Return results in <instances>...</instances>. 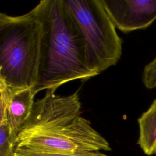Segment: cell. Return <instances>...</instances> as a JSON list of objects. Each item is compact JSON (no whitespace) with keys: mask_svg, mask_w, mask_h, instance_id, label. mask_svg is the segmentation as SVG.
Segmentation results:
<instances>
[{"mask_svg":"<svg viewBox=\"0 0 156 156\" xmlns=\"http://www.w3.org/2000/svg\"><path fill=\"white\" fill-rule=\"evenodd\" d=\"M142 81L147 89L156 88V56L144 66L142 74Z\"/></svg>","mask_w":156,"mask_h":156,"instance_id":"30bf717a","label":"cell"},{"mask_svg":"<svg viewBox=\"0 0 156 156\" xmlns=\"http://www.w3.org/2000/svg\"><path fill=\"white\" fill-rule=\"evenodd\" d=\"M17 136L8 121L0 123V156H15Z\"/></svg>","mask_w":156,"mask_h":156,"instance_id":"ba28073f","label":"cell"},{"mask_svg":"<svg viewBox=\"0 0 156 156\" xmlns=\"http://www.w3.org/2000/svg\"><path fill=\"white\" fill-rule=\"evenodd\" d=\"M9 99V88L4 82L0 80V123L8 121L7 110Z\"/></svg>","mask_w":156,"mask_h":156,"instance_id":"8fae6325","label":"cell"},{"mask_svg":"<svg viewBox=\"0 0 156 156\" xmlns=\"http://www.w3.org/2000/svg\"><path fill=\"white\" fill-rule=\"evenodd\" d=\"M85 39L91 68L99 74L115 65L122 41L101 0H63Z\"/></svg>","mask_w":156,"mask_h":156,"instance_id":"277c9868","label":"cell"},{"mask_svg":"<svg viewBox=\"0 0 156 156\" xmlns=\"http://www.w3.org/2000/svg\"><path fill=\"white\" fill-rule=\"evenodd\" d=\"M55 91L48 90L35 101L18 135L16 147L54 152L111 151L107 140L80 115L79 90L67 96Z\"/></svg>","mask_w":156,"mask_h":156,"instance_id":"6da1fadb","label":"cell"},{"mask_svg":"<svg viewBox=\"0 0 156 156\" xmlns=\"http://www.w3.org/2000/svg\"><path fill=\"white\" fill-rule=\"evenodd\" d=\"M115 27L122 32L143 29L156 20V0H101Z\"/></svg>","mask_w":156,"mask_h":156,"instance_id":"5b68a950","label":"cell"},{"mask_svg":"<svg viewBox=\"0 0 156 156\" xmlns=\"http://www.w3.org/2000/svg\"><path fill=\"white\" fill-rule=\"evenodd\" d=\"M42 34L35 7L19 16L0 13V80L9 88L35 86Z\"/></svg>","mask_w":156,"mask_h":156,"instance_id":"3957f363","label":"cell"},{"mask_svg":"<svg viewBox=\"0 0 156 156\" xmlns=\"http://www.w3.org/2000/svg\"><path fill=\"white\" fill-rule=\"evenodd\" d=\"M138 144L147 155L156 154V99L138 119Z\"/></svg>","mask_w":156,"mask_h":156,"instance_id":"52a82bcc","label":"cell"},{"mask_svg":"<svg viewBox=\"0 0 156 156\" xmlns=\"http://www.w3.org/2000/svg\"><path fill=\"white\" fill-rule=\"evenodd\" d=\"M9 91L7 120L18 135L32 112L36 93L33 88L21 89L9 88Z\"/></svg>","mask_w":156,"mask_h":156,"instance_id":"8992f818","label":"cell"},{"mask_svg":"<svg viewBox=\"0 0 156 156\" xmlns=\"http://www.w3.org/2000/svg\"><path fill=\"white\" fill-rule=\"evenodd\" d=\"M35 9L43 27L35 93L98 75L90 66L83 36L63 0H43Z\"/></svg>","mask_w":156,"mask_h":156,"instance_id":"7a4b0ae2","label":"cell"},{"mask_svg":"<svg viewBox=\"0 0 156 156\" xmlns=\"http://www.w3.org/2000/svg\"><path fill=\"white\" fill-rule=\"evenodd\" d=\"M15 156H109L101 151L54 152L16 147Z\"/></svg>","mask_w":156,"mask_h":156,"instance_id":"9c48e42d","label":"cell"}]
</instances>
